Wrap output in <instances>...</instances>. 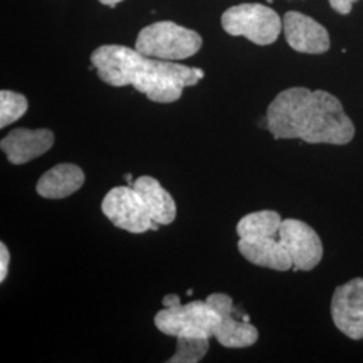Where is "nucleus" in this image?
I'll return each mask as SVG.
<instances>
[{
    "mask_svg": "<svg viewBox=\"0 0 363 363\" xmlns=\"http://www.w3.org/2000/svg\"><path fill=\"white\" fill-rule=\"evenodd\" d=\"M101 210L115 226L130 233L140 234L159 228V223L151 220L140 195L132 186L112 189L105 195Z\"/></svg>",
    "mask_w": 363,
    "mask_h": 363,
    "instance_id": "nucleus-6",
    "label": "nucleus"
},
{
    "mask_svg": "<svg viewBox=\"0 0 363 363\" xmlns=\"http://www.w3.org/2000/svg\"><path fill=\"white\" fill-rule=\"evenodd\" d=\"M101 4H105V6H109V7H115L116 4H118L120 1H123V0H99Z\"/></svg>",
    "mask_w": 363,
    "mask_h": 363,
    "instance_id": "nucleus-21",
    "label": "nucleus"
},
{
    "mask_svg": "<svg viewBox=\"0 0 363 363\" xmlns=\"http://www.w3.org/2000/svg\"><path fill=\"white\" fill-rule=\"evenodd\" d=\"M84 182V171L78 166L61 163L40 177L37 183V193L46 199H62L78 191Z\"/></svg>",
    "mask_w": 363,
    "mask_h": 363,
    "instance_id": "nucleus-13",
    "label": "nucleus"
},
{
    "mask_svg": "<svg viewBox=\"0 0 363 363\" xmlns=\"http://www.w3.org/2000/svg\"><path fill=\"white\" fill-rule=\"evenodd\" d=\"M202 48L201 35L171 21L156 22L139 33L135 49L147 57L163 61H181Z\"/></svg>",
    "mask_w": 363,
    "mask_h": 363,
    "instance_id": "nucleus-3",
    "label": "nucleus"
},
{
    "mask_svg": "<svg viewBox=\"0 0 363 363\" xmlns=\"http://www.w3.org/2000/svg\"><path fill=\"white\" fill-rule=\"evenodd\" d=\"M132 187L140 195L151 220L159 225H169L177 217V205L167 190L151 177H140Z\"/></svg>",
    "mask_w": 363,
    "mask_h": 363,
    "instance_id": "nucleus-14",
    "label": "nucleus"
},
{
    "mask_svg": "<svg viewBox=\"0 0 363 363\" xmlns=\"http://www.w3.org/2000/svg\"><path fill=\"white\" fill-rule=\"evenodd\" d=\"M220 315L208 301H190L166 307L155 315L156 328L169 337H213Z\"/></svg>",
    "mask_w": 363,
    "mask_h": 363,
    "instance_id": "nucleus-5",
    "label": "nucleus"
},
{
    "mask_svg": "<svg viewBox=\"0 0 363 363\" xmlns=\"http://www.w3.org/2000/svg\"><path fill=\"white\" fill-rule=\"evenodd\" d=\"M163 304L166 307H172V306H177V304H181V298L177 295H167L166 298H163Z\"/></svg>",
    "mask_w": 363,
    "mask_h": 363,
    "instance_id": "nucleus-20",
    "label": "nucleus"
},
{
    "mask_svg": "<svg viewBox=\"0 0 363 363\" xmlns=\"http://www.w3.org/2000/svg\"><path fill=\"white\" fill-rule=\"evenodd\" d=\"M283 30L286 43L296 52L323 54L330 50L331 40L327 28L308 15L288 11L283 21Z\"/></svg>",
    "mask_w": 363,
    "mask_h": 363,
    "instance_id": "nucleus-10",
    "label": "nucleus"
},
{
    "mask_svg": "<svg viewBox=\"0 0 363 363\" xmlns=\"http://www.w3.org/2000/svg\"><path fill=\"white\" fill-rule=\"evenodd\" d=\"M9 264H10V252L7 247L1 242L0 244V281H4L7 277Z\"/></svg>",
    "mask_w": 363,
    "mask_h": 363,
    "instance_id": "nucleus-19",
    "label": "nucleus"
},
{
    "mask_svg": "<svg viewBox=\"0 0 363 363\" xmlns=\"http://www.w3.org/2000/svg\"><path fill=\"white\" fill-rule=\"evenodd\" d=\"M359 1V0H328L331 9L335 13H340V15H347L351 13L352 6Z\"/></svg>",
    "mask_w": 363,
    "mask_h": 363,
    "instance_id": "nucleus-18",
    "label": "nucleus"
},
{
    "mask_svg": "<svg viewBox=\"0 0 363 363\" xmlns=\"http://www.w3.org/2000/svg\"><path fill=\"white\" fill-rule=\"evenodd\" d=\"M220 25L232 37H245L259 46H268L279 38L283 22L279 13L259 3H242L222 13Z\"/></svg>",
    "mask_w": 363,
    "mask_h": 363,
    "instance_id": "nucleus-4",
    "label": "nucleus"
},
{
    "mask_svg": "<svg viewBox=\"0 0 363 363\" xmlns=\"http://www.w3.org/2000/svg\"><path fill=\"white\" fill-rule=\"evenodd\" d=\"M331 316L346 337L363 339V279H352L337 286L331 300Z\"/></svg>",
    "mask_w": 363,
    "mask_h": 363,
    "instance_id": "nucleus-8",
    "label": "nucleus"
},
{
    "mask_svg": "<svg viewBox=\"0 0 363 363\" xmlns=\"http://www.w3.org/2000/svg\"><path fill=\"white\" fill-rule=\"evenodd\" d=\"M267 127L274 139H300L310 144L345 145L355 127L334 94L303 86L279 93L267 111Z\"/></svg>",
    "mask_w": 363,
    "mask_h": 363,
    "instance_id": "nucleus-1",
    "label": "nucleus"
},
{
    "mask_svg": "<svg viewBox=\"0 0 363 363\" xmlns=\"http://www.w3.org/2000/svg\"><path fill=\"white\" fill-rule=\"evenodd\" d=\"M52 144L54 135L50 130L16 128L1 140L0 147L9 162L19 166L46 154Z\"/></svg>",
    "mask_w": 363,
    "mask_h": 363,
    "instance_id": "nucleus-11",
    "label": "nucleus"
},
{
    "mask_svg": "<svg viewBox=\"0 0 363 363\" xmlns=\"http://www.w3.org/2000/svg\"><path fill=\"white\" fill-rule=\"evenodd\" d=\"M91 61L105 84L116 88L130 85L159 104L178 101L184 88L205 77L199 67L151 58L121 45L100 46L91 52Z\"/></svg>",
    "mask_w": 363,
    "mask_h": 363,
    "instance_id": "nucleus-2",
    "label": "nucleus"
},
{
    "mask_svg": "<svg viewBox=\"0 0 363 363\" xmlns=\"http://www.w3.org/2000/svg\"><path fill=\"white\" fill-rule=\"evenodd\" d=\"M175 354L169 359V363L199 362L208 351L210 337H178Z\"/></svg>",
    "mask_w": 363,
    "mask_h": 363,
    "instance_id": "nucleus-16",
    "label": "nucleus"
},
{
    "mask_svg": "<svg viewBox=\"0 0 363 363\" xmlns=\"http://www.w3.org/2000/svg\"><path fill=\"white\" fill-rule=\"evenodd\" d=\"M281 216L273 210H261L247 214L237 223L240 238L276 235L281 226Z\"/></svg>",
    "mask_w": 363,
    "mask_h": 363,
    "instance_id": "nucleus-15",
    "label": "nucleus"
},
{
    "mask_svg": "<svg viewBox=\"0 0 363 363\" xmlns=\"http://www.w3.org/2000/svg\"><path fill=\"white\" fill-rule=\"evenodd\" d=\"M27 99L13 91H0V128H6L27 112Z\"/></svg>",
    "mask_w": 363,
    "mask_h": 363,
    "instance_id": "nucleus-17",
    "label": "nucleus"
},
{
    "mask_svg": "<svg viewBox=\"0 0 363 363\" xmlns=\"http://www.w3.org/2000/svg\"><path fill=\"white\" fill-rule=\"evenodd\" d=\"M279 235L295 271H311L322 261V240L306 222L294 218L283 220Z\"/></svg>",
    "mask_w": 363,
    "mask_h": 363,
    "instance_id": "nucleus-7",
    "label": "nucleus"
},
{
    "mask_svg": "<svg viewBox=\"0 0 363 363\" xmlns=\"http://www.w3.org/2000/svg\"><path fill=\"white\" fill-rule=\"evenodd\" d=\"M211 308L220 315L214 337L226 349H244L253 346L259 339V331L249 319L237 320L233 316V300L225 294H213L206 298Z\"/></svg>",
    "mask_w": 363,
    "mask_h": 363,
    "instance_id": "nucleus-9",
    "label": "nucleus"
},
{
    "mask_svg": "<svg viewBox=\"0 0 363 363\" xmlns=\"http://www.w3.org/2000/svg\"><path fill=\"white\" fill-rule=\"evenodd\" d=\"M238 250L249 262L257 267L279 272H286L294 268V262L281 244L279 233L276 235L240 238Z\"/></svg>",
    "mask_w": 363,
    "mask_h": 363,
    "instance_id": "nucleus-12",
    "label": "nucleus"
}]
</instances>
